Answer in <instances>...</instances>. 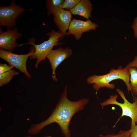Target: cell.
<instances>
[{"instance_id": "1", "label": "cell", "mask_w": 137, "mask_h": 137, "mask_svg": "<svg viewBox=\"0 0 137 137\" xmlns=\"http://www.w3.org/2000/svg\"><path fill=\"white\" fill-rule=\"evenodd\" d=\"M67 94L66 85L49 117L44 121L31 126L28 130V133L37 134L47 126L56 123L59 126L64 137H71L69 127L71 120L76 113L83 110L89 100L88 98H83L77 101H72L68 98Z\"/></svg>"}, {"instance_id": "2", "label": "cell", "mask_w": 137, "mask_h": 137, "mask_svg": "<svg viewBox=\"0 0 137 137\" xmlns=\"http://www.w3.org/2000/svg\"><path fill=\"white\" fill-rule=\"evenodd\" d=\"M130 72L129 68L126 67L123 68L119 66L118 68H111L109 73L102 75H93L88 77L86 83L93 84V89L97 92L101 88H106L110 89H114L115 85L110 83L112 81L116 79L122 80L126 85L128 92H131L130 84Z\"/></svg>"}, {"instance_id": "3", "label": "cell", "mask_w": 137, "mask_h": 137, "mask_svg": "<svg viewBox=\"0 0 137 137\" xmlns=\"http://www.w3.org/2000/svg\"><path fill=\"white\" fill-rule=\"evenodd\" d=\"M46 35L49 36L48 39L41 43L36 44L34 40L30 39L26 44L32 45L35 49V51L30 57V59H36L35 66L37 68L40 62L45 60L49 52L53 47L56 46L59 43L60 38L64 35L59 31H56L53 30L47 33Z\"/></svg>"}, {"instance_id": "4", "label": "cell", "mask_w": 137, "mask_h": 137, "mask_svg": "<svg viewBox=\"0 0 137 137\" xmlns=\"http://www.w3.org/2000/svg\"><path fill=\"white\" fill-rule=\"evenodd\" d=\"M116 91L123 100V103H120L117 101L118 96L115 95H110L109 98L100 103L101 105L104 107L112 105L119 106L122 109V114L117 121L122 117L127 116L131 119V126L137 124V97L134 96L133 102L131 103L127 99L122 91L118 89H116Z\"/></svg>"}, {"instance_id": "5", "label": "cell", "mask_w": 137, "mask_h": 137, "mask_svg": "<svg viewBox=\"0 0 137 137\" xmlns=\"http://www.w3.org/2000/svg\"><path fill=\"white\" fill-rule=\"evenodd\" d=\"M35 51L34 47H32L30 52L27 54H18L0 48V57L7 61L9 65L15 67L23 73L29 79H30L31 75L27 70L26 63L28 58Z\"/></svg>"}, {"instance_id": "6", "label": "cell", "mask_w": 137, "mask_h": 137, "mask_svg": "<svg viewBox=\"0 0 137 137\" xmlns=\"http://www.w3.org/2000/svg\"><path fill=\"white\" fill-rule=\"evenodd\" d=\"M25 10L23 7L16 4L13 0L8 6H0V25L8 29L14 27L18 17Z\"/></svg>"}, {"instance_id": "7", "label": "cell", "mask_w": 137, "mask_h": 137, "mask_svg": "<svg viewBox=\"0 0 137 137\" xmlns=\"http://www.w3.org/2000/svg\"><path fill=\"white\" fill-rule=\"evenodd\" d=\"M72 50L68 47L65 48L59 47L52 49L49 53L46 58L48 60L52 70V79L57 81L56 70L57 67L64 61L68 58L72 54Z\"/></svg>"}, {"instance_id": "8", "label": "cell", "mask_w": 137, "mask_h": 137, "mask_svg": "<svg viewBox=\"0 0 137 137\" xmlns=\"http://www.w3.org/2000/svg\"><path fill=\"white\" fill-rule=\"evenodd\" d=\"M98 26L96 23L92 22L90 19L84 21L73 18L70 24L68 31L66 32L65 36L73 35L75 39L78 40L83 33L91 30H95Z\"/></svg>"}, {"instance_id": "9", "label": "cell", "mask_w": 137, "mask_h": 137, "mask_svg": "<svg viewBox=\"0 0 137 137\" xmlns=\"http://www.w3.org/2000/svg\"><path fill=\"white\" fill-rule=\"evenodd\" d=\"M22 35L16 28L12 30L8 29L7 31H4L0 27V48L12 52L14 48L19 46L16 40Z\"/></svg>"}, {"instance_id": "10", "label": "cell", "mask_w": 137, "mask_h": 137, "mask_svg": "<svg viewBox=\"0 0 137 137\" xmlns=\"http://www.w3.org/2000/svg\"><path fill=\"white\" fill-rule=\"evenodd\" d=\"M72 14L70 11L61 8L53 14V19L59 31L65 36L72 20Z\"/></svg>"}, {"instance_id": "11", "label": "cell", "mask_w": 137, "mask_h": 137, "mask_svg": "<svg viewBox=\"0 0 137 137\" xmlns=\"http://www.w3.org/2000/svg\"><path fill=\"white\" fill-rule=\"evenodd\" d=\"M93 9L92 5L89 0H81L70 11L72 14L82 16L87 20L92 17Z\"/></svg>"}, {"instance_id": "12", "label": "cell", "mask_w": 137, "mask_h": 137, "mask_svg": "<svg viewBox=\"0 0 137 137\" xmlns=\"http://www.w3.org/2000/svg\"><path fill=\"white\" fill-rule=\"evenodd\" d=\"M64 1L63 0H46V7L47 10V15H49L53 14L61 9Z\"/></svg>"}, {"instance_id": "13", "label": "cell", "mask_w": 137, "mask_h": 137, "mask_svg": "<svg viewBox=\"0 0 137 137\" xmlns=\"http://www.w3.org/2000/svg\"><path fill=\"white\" fill-rule=\"evenodd\" d=\"M130 77V84L131 93L133 99L134 96L137 97V69L135 68H129Z\"/></svg>"}, {"instance_id": "14", "label": "cell", "mask_w": 137, "mask_h": 137, "mask_svg": "<svg viewBox=\"0 0 137 137\" xmlns=\"http://www.w3.org/2000/svg\"><path fill=\"white\" fill-rule=\"evenodd\" d=\"M19 74L18 72L12 69L7 72L0 74V87H2L8 83L13 76L18 75Z\"/></svg>"}, {"instance_id": "15", "label": "cell", "mask_w": 137, "mask_h": 137, "mask_svg": "<svg viewBox=\"0 0 137 137\" xmlns=\"http://www.w3.org/2000/svg\"><path fill=\"white\" fill-rule=\"evenodd\" d=\"M81 0H65L61 7V8L70 11Z\"/></svg>"}, {"instance_id": "16", "label": "cell", "mask_w": 137, "mask_h": 137, "mask_svg": "<svg viewBox=\"0 0 137 137\" xmlns=\"http://www.w3.org/2000/svg\"><path fill=\"white\" fill-rule=\"evenodd\" d=\"M130 131V129L126 130H121L116 134H111L105 135L100 134L99 137H129Z\"/></svg>"}, {"instance_id": "17", "label": "cell", "mask_w": 137, "mask_h": 137, "mask_svg": "<svg viewBox=\"0 0 137 137\" xmlns=\"http://www.w3.org/2000/svg\"><path fill=\"white\" fill-rule=\"evenodd\" d=\"M13 67L6 64H0V74H2L9 71L12 69Z\"/></svg>"}, {"instance_id": "18", "label": "cell", "mask_w": 137, "mask_h": 137, "mask_svg": "<svg viewBox=\"0 0 137 137\" xmlns=\"http://www.w3.org/2000/svg\"><path fill=\"white\" fill-rule=\"evenodd\" d=\"M131 28L133 30L134 36L137 39V16L133 19Z\"/></svg>"}, {"instance_id": "19", "label": "cell", "mask_w": 137, "mask_h": 137, "mask_svg": "<svg viewBox=\"0 0 137 137\" xmlns=\"http://www.w3.org/2000/svg\"><path fill=\"white\" fill-rule=\"evenodd\" d=\"M129 137H137V124L131 126Z\"/></svg>"}, {"instance_id": "20", "label": "cell", "mask_w": 137, "mask_h": 137, "mask_svg": "<svg viewBox=\"0 0 137 137\" xmlns=\"http://www.w3.org/2000/svg\"><path fill=\"white\" fill-rule=\"evenodd\" d=\"M126 67L128 68H135L137 69V55L135 56L132 61L129 62Z\"/></svg>"}, {"instance_id": "21", "label": "cell", "mask_w": 137, "mask_h": 137, "mask_svg": "<svg viewBox=\"0 0 137 137\" xmlns=\"http://www.w3.org/2000/svg\"><path fill=\"white\" fill-rule=\"evenodd\" d=\"M44 137H52L50 135H48V136H45Z\"/></svg>"}, {"instance_id": "22", "label": "cell", "mask_w": 137, "mask_h": 137, "mask_svg": "<svg viewBox=\"0 0 137 137\" xmlns=\"http://www.w3.org/2000/svg\"><path fill=\"white\" fill-rule=\"evenodd\" d=\"M24 137H32L31 136H24Z\"/></svg>"}, {"instance_id": "23", "label": "cell", "mask_w": 137, "mask_h": 137, "mask_svg": "<svg viewBox=\"0 0 137 137\" xmlns=\"http://www.w3.org/2000/svg\"><path fill=\"white\" fill-rule=\"evenodd\" d=\"M136 4H137V1H136Z\"/></svg>"}]
</instances>
